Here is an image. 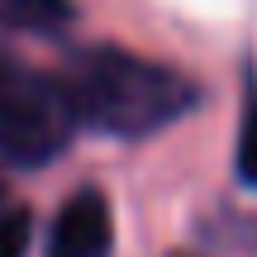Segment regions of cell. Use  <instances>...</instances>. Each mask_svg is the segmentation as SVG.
I'll return each instance as SVG.
<instances>
[{
  "label": "cell",
  "mask_w": 257,
  "mask_h": 257,
  "mask_svg": "<svg viewBox=\"0 0 257 257\" xmlns=\"http://www.w3.org/2000/svg\"><path fill=\"white\" fill-rule=\"evenodd\" d=\"M57 86L76 124L110 138L162 134L200 105V86L186 72L110 43L72 53L57 72Z\"/></svg>",
  "instance_id": "cell-1"
},
{
  "label": "cell",
  "mask_w": 257,
  "mask_h": 257,
  "mask_svg": "<svg viewBox=\"0 0 257 257\" xmlns=\"http://www.w3.org/2000/svg\"><path fill=\"white\" fill-rule=\"evenodd\" d=\"M72 110L57 76H38L10 53H0V157L15 167H43L62 157L72 138Z\"/></svg>",
  "instance_id": "cell-2"
},
{
  "label": "cell",
  "mask_w": 257,
  "mask_h": 257,
  "mask_svg": "<svg viewBox=\"0 0 257 257\" xmlns=\"http://www.w3.org/2000/svg\"><path fill=\"white\" fill-rule=\"evenodd\" d=\"M110 248H114L110 200L100 191H76L57 210L43 257H110Z\"/></svg>",
  "instance_id": "cell-3"
},
{
  "label": "cell",
  "mask_w": 257,
  "mask_h": 257,
  "mask_svg": "<svg viewBox=\"0 0 257 257\" xmlns=\"http://www.w3.org/2000/svg\"><path fill=\"white\" fill-rule=\"evenodd\" d=\"M76 19L72 0H0V24L19 34H57Z\"/></svg>",
  "instance_id": "cell-4"
},
{
  "label": "cell",
  "mask_w": 257,
  "mask_h": 257,
  "mask_svg": "<svg viewBox=\"0 0 257 257\" xmlns=\"http://www.w3.org/2000/svg\"><path fill=\"white\" fill-rule=\"evenodd\" d=\"M34 238V219L24 205H5L0 210V257H24Z\"/></svg>",
  "instance_id": "cell-5"
},
{
  "label": "cell",
  "mask_w": 257,
  "mask_h": 257,
  "mask_svg": "<svg viewBox=\"0 0 257 257\" xmlns=\"http://www.w3.org/2000/svg\"><path fill=\"white\" fill-rule=\"evenodd\" d=\"M238 181L257 186V91H248V110H243V128H238Z\"/></svg>",
  "instance_id": "cell-6"
},
{
  "label": "cell",
  "mask_w": 257,
  "mask_h": 257,
  "mask_svg": "<svg viewBox=\"0 0 257 257\" xmlns=\"http://www.w3.org/2000/svg\"><path fill=\"white\" fill-rule=\"evenodd\" d=\"M0 210H5V186H0Z\"/></svg>",
  "instance_id": "cell-7"
}]
</instances>
